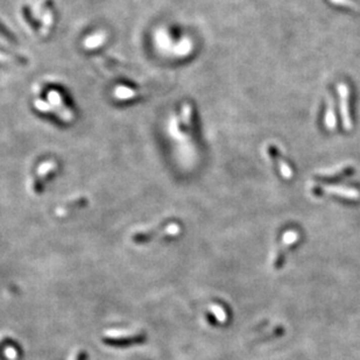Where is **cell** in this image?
Masks as SVG:
<instances>
[{
	"label": "cell",
	"instance_id": "1",
	"mask_svg": "<svg viewBox=\"0 0 360 360\" xmlns=\"http://www.w3.org/2000/svg\"><path fill=\"white\" fill-rule=\"evenodd\" d=\"M103 340L107 345L126 347L137 344H143L146 340V335L144 332H128V331H107Z\"/></svg>",
	"mask_w": 360,
	"mask_h": 360
},
{
	"label": "cell",
	"instance_id": "2",
	"mask_svg": "<svg viewBox=\"0 0 360 360\" xmlns=\"http://www.w3.org/2000/svg\"><path fill=\"white\" fill-rule=\"evenodd\" d=\"M57 167L59 166H57V162L55 160H47L44 161V162H42L40 166L37 167L35 175L30 179V191H32L33 194H39L42 190L44 181H47L49 176L55 173L57 170Z\"/></svg>",
	"mask_w": 360,
	"mask_h": 360
},
{
	"label": "cell",
	"instance_id": "14",
	"mask_svg": "<svg viewBox=\"0 0 360 360\" xmlns=\"http://www.w3.org/2000/svg\"><path fill=\"white\" fill-rule=\"evenodd\" d=\"M10 342H11V338H9V337H3V338H0V347L4 345H7Z\"/></svg>",
	"mask_w": 360,
	"mask_h": 360
},
{
	"label": "cell",
	"instance_id": "12",
	"mask_svg": "<svg viewBox=\"0 0 360 360\" xmlns=\"http://www.w3.org/2000/svg\"><path fill=\"white\" fill-rule=\"evenodd\" d=\"M0 34L9 41H14V36L12 35V33H11L10 30H7L6 28H4V26L2 24H0Z\"/></svg>",
	"mask_w": 360,
	"mask_h": 360
},
{
	"label": "cell",
	"instance_id": "5",
	"mask_svg": "<svg viewBox=\"0 0 360 360\" xmlns=\"http://www.w3.org/2000/svg\"><path fill=\"white\" fill-rule=\"evenodd\" d=\"M86 203H87V198L84 196L71 198L70 201L66 202L62 206H61V208L57 209V213H59L60 216H63V214H66L67 212L71 211V210L79 209V208H82V206L86 205Z\"/></svg>",
	"mask_w": 360,
	"mask_h": 360
},
{
	"label": "cell",
	"instance_id": "10",
	"mask_svg": "<svg viewBox=\"0 0 360 360\" xmlns=\"http://www.w3.org/2000/svg\"><path fill=\"white\" fill-rule=\"evenodd\" d=\"M21 14H22V17H24V20L26 21V25L29 27L30 32H34L36 27H35V22H34V19L32 18V15H30V13H29V11L27 10L26 7H24V9H22Z\"/></svg>",
	"mask_w": 360,
	"mask_h": 360
},
{
	"label": "cell",
	"instance_id": "9",
	"mask_svg": "<svg viewBox=\"0 0 360 360\" xmlns=\"http://www.w3.org/2000/svg\"><path fill=\"white\" fill-rule=\"evenodd\" d=\"M210 311L213 313V316L216 317V320L218 322H221V323H224L225 321H227V312H225V310L220 307V305L218 304H211L210 305Z\"/></svg>",
	"mask_w": 360,
	"mask_h": 360
},
{
	"label": "cell",
	"instance_id": "3",
	"mask_svg": "<svg viewBox=\"0 0 360 360\" xmlns=\"http://www.w3.org/2000/svg\"><path fill=\"white\" fill-rule=\"evenodd\" d=\"M166 228H167L166 224H160V225H156V227L152 228V229L145 230V231H138L132 236V240L134 241V243H139V244L147 243L148 240L154 238L155 236L162 235V232L164 231V229Z\"/></svg>",
	"mask_w": 360,
	"mask_h": 360
},
{
	"label": "cell",
	"instance_id": "7",
	"mask_svg": "<svg viewBox=\"0 0 360 360\" xmlns=\"http://www.w3.org/2000/svg\"><path fill=\"white\" fill-rule=\"evenodd\" d=\"M106 39H107V35L104 32L96 33L94 35H90L89 37H86L85 41H84V48L89 49V51H94V49L102 47V46L105 43Z\"/></svg>",
	"mask_w": 360,
	"mask_h": 360
},
{
	"label": "cell",
	"instance_id": "11",
	"mask_svg": "<svg viewBox=\"0 0 360 360\" xmlns=\"http://www.w3.org/2000/svg\"><path fill=\"white\" fill-rule=\"evenodd\" d=\"M4 353H5V355L9 359L11 360H13L18 357V351L15 350V348L13 346H9V347H6L5 348V351H4Z\"/></svg>",
	"mask_w": 360,
	"mask_h": 360
},
{
	"label": "cell",
	"instance_id": "6",
	"mask_svg": "<svg viewBox=\"0 0 360 360\" xmlns=\"http://www.w3.org/2000/svg\"><path fill=\"white\" fill-rule=\"evenodd\" d=\"M114 97H116L118 101H132V99H136L138 97H140V91L138 93L137 90L132 89V87L119 85L114 89Z\"/></svg>",
	"mask_w": 360,
	"mask_h": 360
},
{
	"label": "cell",
	"instance_id": "13",
	"mask_svg": "<svg viewBox=\"0 0 360 360\" xmlns=\"http://www.w3.org/2000/svg\"><path fill=\"white\" fill-rule=\"evenodd\" d=\"M71 360H86V352L84 350L77 351Z\"/></svg>",
	"mask_w": 360,
	"mask_h": 360
},
{
	"label": "cell",
	"instance_id": "8",
	"mask_svg": "<svg viewBox=\"0 0 360 360\" xmlns=\"http://www.w3.org/2000/svg\"><path fill=\"white\" fill-rule=\"evenodd\" d=\"M41 20H42V27L40 29V33L42 36L46 37L51 34L53 27L55 25V15H54L52 9L46 11V13L42 15Z\"/></svg>",
	"mask_w": 360,
	"mask_h": 360
},
{
	"label": "cell",
	"instance_id": "4",
	"mask_svg": "<svg viewBox=\"0 0 360 360\" xmlns=\"http://www.w3.org/2000/svg\"><path fill=\"white\" fill-rule=\"evenodd\" d=\"M298 239V235L295 231H288L283 235L282 238V246L280 250L278 251L277 255L274 258V267H280L283 260V253H285V250L287 247H289L290 245H293L296 243V240Z\"/></svg>",
	"mask_w": 360,
	"mask_h": 360
}]
</instances>
